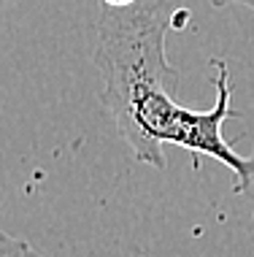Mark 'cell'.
Masks as SVG:
<instances>
[{
	"label": "cell",
	"instance_id": "obj_4",
	"mask_svg": "<svg viewBox=\"0 0 254 257\" xmlns=\"http://www.w3.org/2000/svg\"><path fill=\"white\" fill-rule=\"evenodd\" d=\"M103 6H111V9H127V6H135L141 0H100Z\"/></svg>",
	"mask_w": 254,
	"mask_h": 257
},
{
	"label": "cell",
	"instance_id": "obj_1",
	"mask_svg": "<svg viewBox=\"0 0 254 257\" xmlns=\"http://www.w3.org/2000/svg\"><path fill=\"white\" fill-rule=\"evenodd\" d=\"M176 27L170 0H141L127 9L103 6L95 19L92 65L103 89L100 100L138 163L162 171L165 144L200 157H214L235 176V192L254 198V152L238 155L222 136L230 108V71L222 57L211 60L216 100L208 111L187 108L173 98L178 71L170 65L165 38Z\"/></svg>",
	"mask_w": 254,
	"mask_h": 257
},
{
	"label": "cell",
	"instance_id": "obj_2",
	"mask_svg": "<svg viewBox=\"0 0 254 257\" xmlns=\"http://www.w3.org/2000/svg\"><path fill=\"white\" fill-rule=\"evenodd\" d=\"M0 257H41V252L19 235L0 230Z\"/></svg>",
	"mask_w": 254,
	"mask_h": 257
},
{
	"label": "cell",
	"instance_id": "obj_3",
	"mask_svg": "<svg viewBox=\"0 0 254 257\" xmlns=\"http://www.w3.org/2000/svg\"><path fill=\"white\" fill-rule=\"evenodd\" d=\"M214 9H224V6H246V9L254 11V0H208Z\"/></svg>",
	"mask_w": 254,
	"mask_h": 257
}]
</instances>
